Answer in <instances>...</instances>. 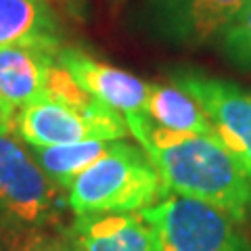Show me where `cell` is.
I'll list each match as a JSON object with an SVG mask.
<instances>
[{
  "label": "cell",
  "mask_w": 251,
  "mask_h": 251,
  "mask_svg": "<svg viewBox=\"0 0 251 251\" xmlns=\"http://www.w3.org/2000/svg\"><path fill=\"white\" fill-rule=\"evenodd\" d=\"M31 251H84L75 228H61L49 237H36L29 243Z\"/></svg>",
  "instance_id": "cell-15"
},
{
  "label": "cell",
  "mask_w": 251,
  "mask_h": 251,
  "mask_svg": "<svg viewBox=\"0 0 251 251\" xmlns=\"http://www.w3.org/2000/svg\"><path fill=\"white\" fill-rule=\"evenodd\" d=\"M57 61L99 103L115 109L124 117L143 113L149 84L134 74L99 61L77 49H61Z\"/></svg>",
  "instance_id": "cell-8"
},
{
  "label": "cell",
  "mask_w": 251,
  "mask_h": 251,
  "mask_svg": "<svg viewBox=\"0 0 251 251\" xmlns=\"http://www.w3.org/2000/svg\"><path fill=\"white\" fill-rule=\"evenodd\" d=\"M220 46L230 63L251 72V0L220 36Z\"/></svg>",
  "instance_id": "cell-14"
},
{
  "label": "cell",
  "mask_w": 251,
  "mask_h": 251,
  "mask_svg": "<svg viewBox=\"0 0 251 251\" xmlns=\"http://www.w3.org/2000/svg\"><path fill=\"white\" fill-rule=\"evenodd\" d=\"M249 0H147L143 17L159 40L197 49L220 40Z\"/></svg>",
  "instance_id": "cell-7"
},
{
  "label": "cell",
  "mask_w": 251,
  "mask_h": 251,
  "mask_svg": "<svg viewBox=\"0 0 251 251\" xmlns=\"http://www.w3.org/2000/svg\"><path fill=\"white\" fill-rule=\"evenodd\" d=\"M143 113L153 124L172 132H186V134L218 136L216 128L203 107L191 94L178 86L149 84L147 100Z\"/></svg>",
  "instance_id": "cell-12"
},
{
  "label": "cell",
  "mask_w": 251,
  "mask_h": 251,
  "mask_svg": "<svg viewBox=\"0 0 251 251\" xmlns=\"http://www.w3.org/2000/svg\"><path fill=\"white\" fill-rule=\"evenodd\" d=\"M40 46L59 52V25L44 0H0V49Z\"/></svg>",
  "instance_id": "cell-11"
},
{
  "label": "cell",
  "mask_w": 251,
  "mask_h": 251,
  "mask_svg": "<svg viewBox=\"0 0 251 251\" xmlns=\"http://www.w3.org/2000/svg\"><path fill=\"white\" fill-rule=\"evenodd\" d=\"M15 130L31 149L84 140L111 143L130 134L124 115L97 99L77 105L52 97H42L23 107L15 117Z\"/></svg>",
  "instance_id": "cell-5"
},
{
  "label": "cell",
  "mask_w": 251,
  "mask_h": 251,
  "mask_svg": "<svg viewBox=\"0 0 251 251\" xmlns=\"http://www.w3.org/2000/svg\"><path fill=\"white\" fill-rule=\"evenodd\" d=\"M44 2H46V0H44Z\"/></svg>",
  "instance_id": "cell-18"
},
{
  "label": "cell",
  "mask_w": 251,
  "mask_h": 251,
  "mask_svg": "<svg viewBox=\"0 0 251 251\" xmlns=\"http://www.w3.org/2000/svg\"><path fill=\"white\" fill-rule=\"evenodd\" d=\"M107 147L109 143L103 140H84V143L38 147L31 153L52 182H57L61 188H69L90 163H94L107 151Z\"/></svg>",
  "instance_id": "cell-13"
},
{
  "label": "cell",
  "mask_w": 251,
  "mask_h": 251,
  "mask_svg": "<svg viewBox=\"0 0 251 251\" xmlns=\"http://www.w3.org/2000/svg\"><path fill=\"white\" fill-rule=\"evenodd\" d=\"M174 84L203 107L218 138L237 157L251 180V90L201 72L180 69Z\"/></svg>",
  "instance_id": "cell-6"
},
{
  "label": "cell",
  "mask_w": 251,
  "mask_h": 251,
  "mask_svg": "<svg viewBox=\"0 0 251 251\" xmlns=\"http://www.w3.org/2000/svg\"><path fill=\"white\" fill-rule=\"evenodd\" d=\"M166 195L168 188L143 147L113 140L67 188V205L77 218L132 214L155 205Z\"/></svg>",
  "instance_id": "cell-2"
},
{
  "label": "cell",
  "mask_w": 251,
  "mask_h": 251,
  "mask_svg": "<svg viewBox=\"0 0 251 251\" xmlns=\"http://www.w3.org/2000/svg\"><path fill=\"white\" fill-rule=\"evenodd\" d=\"M25 251H31V249H29V245H27V249H25Z\"/></svg>",
  "instance_id": "cell-17"
},
{
  "label": "cell",
  "mask_w": 251,
  "mask_h": 251,
  "mask_svg": "<svg viewBox=\"0 0 251 251\" xmlns=\"http://www.w3.org/2000/svg\"><path fill=\"white\" fill-rule=\"evenodd\" d=\"M153 161L168 193L199 199L243 222L251 207V180L218 136L172 132L145 113L124 117Z\"/></svg>",
  "instance_id": "cell-1"
},
{
  "label": "cell",
  "mask_w": 251,
  "mask_h": 251,
  "mask_svg": "<svg viewBox=\"0 0 251 251\" xmlns=\"http://www.w3.org/2000/svg\"><path fill=\"white\" fill-rule=\"evenodd\" d=\"M57 52L40 46H2L0 49V92L13 109H23L46 92L50 67Z\"/></svg>",
  "instance_id": "cell-9"
},
{
  "label": "cell",
  "mask_w": 251,
  "mask_h": 251,
  "mask_svg": "<svg viewBox=\"0 0 251 251\" xmlns=\"http://www.w3.org/2000/svg\"><path fill=\"white\" fill-rule=\"evenodd\" d=\"M0 126H15V109L0 92Z\"/></svg>",
  "instance_id": "cell-16"
},
{
  "label": "cell",
  "mask_w": 251,
  "mask_h": 251,
  "mask_svg": "<svg viewBox=\"0 0 251 251\" xmlns=\"http://www.w3.org/2000/svg\"><path fill=\"white\" fill-rule=\"evenodd\" d=\"M74 228L84 251H157L155 230L143 211L80 216Z\"/></svg>",
  "instance_id": "cell-10"
},
{
  "label": "cell",
  "mask_w": 251,
  "mask_h": 251,
  "mask_svg": "<svg viewBox=\"0 0 251 251\" xmlns=\"http://www.w3.org/2000/svg\"><path fill=\"white\" fill-rule=\"evenodd\" d=\"M63 205L61 186L46 176L17 134L0 126V211L15 226L44 228L57 222Z\"/></svg>",
  "instance_id": "cell-4"
},
{
  "label": "cell",
  "mask_w": 251,
  "mask_h": 251,
  "mask_svg": "<svg viewBox=\"0 0 251 251\" xmlns=\"http://www.w3.org/2000/svg\"><path fill=\"white\" fill-rule=\"evenodd\" d=\"M143 216L155 230L157 251H251L237 220L205 201L168 193Z\"/></svg>",
  "instance_id": "cell-3"
}]
</instances>
